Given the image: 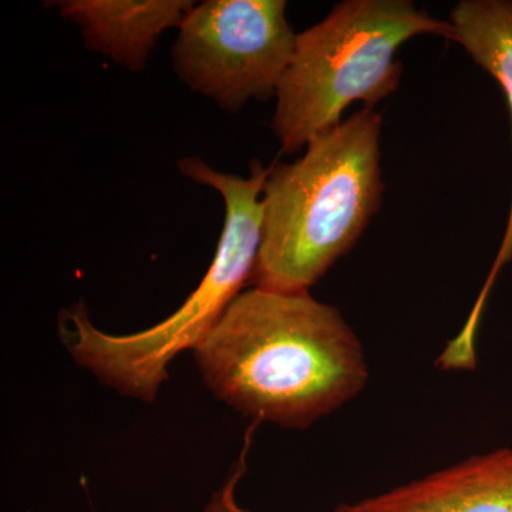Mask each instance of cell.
I'll return each mask as SVG.
<instances>
[{
    "label": "cell",
    "mask_w": 512,
    "mask_h": 512,
    "mask_svg": "<svg viewBox=\"0 0 512 512\" xmlns=\"http://www.w3.org/2000/svg\"><path fill=\"white\" fill-rule=\"evenodd\" d=\"M333 512H363L360 510L359 507H357L355 504H340L338 507L333 510Z\"/></svg>",
    "instance_id": "obj_10"
},
{
    "label": "cell",
    "mask_w": 512,
    "mask_h": 512,
    "mask_svg": "<svg viewBox=\"0 0 512 512\" xmlns=\"http://www.w3.org/2000/svg\"><path fill=\"white\" fill-rule=\"evenodd\" d=\"M356 505L363 512H512V448L468 457Z\"/></svg>",
    "instance_id": "obj_6"
},
{
    "label": "cell",
    "mask_w": 512,
    "mask_h": 512,
    "mask_svg": "<svg viewBox=\"0 0 512 512\" xmlns=\"http://www.w3.org/2000/svg\"><path fill=\"white\" fill-rule=\"evenodd\" d=\"M285 10L284 0H207L192 6L173 49L178 76L222 109L274 96L298 36Z\"/></svg>",
    "instance_id": "obj_5"
},
{
    "label": "cell",
    "mask_w": 512,
    "mask_h": 512,
    "mask_svg": "<svg viewBox=\"0 0 512 512\" xmlns=\"http://www.w3.org/2000/svg\"><path fill=\"white\" fill-rule=\"evenodd\" d=\"M382 117L363 109L275 164L262 192V241L252 284L309 292L362 237L382 204Z\"/></svg>",
    "instance_id": "obj_2"
},
{
    "label": "cell",
    "mask_w": 512,
    "mask_h": 512,
    "mask_svg": "<svg viewBox=\"0 0 512 512\" xmlns=\"http://www.w3.org/2000/svg\"><path fill=\"white\" fill-rule=\"evenodd\" d=\"M194 2L187 0H69L57 3L63 18L82 30L87 49L127 69H143L164 30L180 28Z\"/></svg>",
    "instance_id": "obj_7"
},
{
    "label": "cell",
    "mask_w": 512,
    "mask_h": 512,
    "mask_svg": "<svg viewBox=\"0 0 512 512\" xmlns=\"http://www.w3.org/2000/svg\"><path fill=\"white\" fill-rule=\"evenodd\" d=\"M245 456L247 453H242L238 466L234 468L222 487L212 494L210 503L207 504L204 512H254L242 507L237 500L238 483L247 470Z\"/></svg>",
    "instance_id": "obj_9"
},
{
    "label": "cell",
    "mask_w": 512,
    "mask_h": 512,
    "mask_svg": "<svg viewBox=\"0 0 512 512\" xmlns=\"http://www.w3.org/2000/svg\"><path fill=\"white\" fill-rule=\"evenodd\" d=\"M192 353L215 399L286 430L338 412L370 376L355 330L309 292L239 293Z\"/></svg>",
    "instance_id": "obj_1"
},
{
    "label": "cell",
    "mask_w": 512,
    "mask_h": 512,
    "mask_svg": "<svg viewBox=\"0 0 512 512\" xmlns=\"http://www.w3.org/2000/svg\"><path fill=\"white\" fill-rule=\"evenodd\" d=\"M451 40L503 87L512 116V2L463 0L451 10Z\"/></svg>",
    "instance_id": "obj_8"
},
{
    "label": "cell",
    "mask_w": 512,
    "mask_h": 512,
    "mask_svg": "<svg viewBox=\"0 0 512 512\" xmlns=\"http://www.w3.org/2000/svg\"><path fill=\"white\" fill-rule=\"evenodd\" d=\"M185 177L214 188L225 202L217 252L183 305L151 328L113 335L97 328L84 303L63 311L59 333L74 363L103 386L143 403L156 402L175 357L194 350L252 281L262 241V192L271 167L251 165L249 177L215 171L200 158L180 163Z\"/></svg>",
    "instance_id": "obj_3"
},
{
    "label": "cell",
    "mask_w": 512,
    "mask_h": 512,
    "mask_svg": "<svg viewBox=\"0 0 512 512\" xmlns=\"http://www.w3.org/2000/svg\"><path fill=\"white\" fill-rule=\"evenodd\" d=\"M420 35L451 40L453 29L409 0H348L296 36L272 120L285 153L338 127L350 104L373 109L396 92L403 70L397 50Z\"/></svg>",
    "instance_id": "obj_4"
}]
</instances>
